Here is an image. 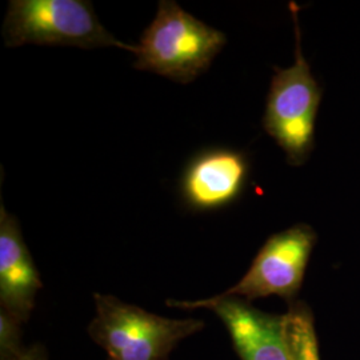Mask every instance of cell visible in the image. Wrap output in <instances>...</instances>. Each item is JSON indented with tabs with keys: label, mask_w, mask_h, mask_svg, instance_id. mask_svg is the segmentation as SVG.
Here are the masks:
<instances>
[{
	"label": "cell",
	"mask_w": 360,
	"mask_h": 360,
	"mask_svg": "<svg viewBox=\"0 0 360 360\" xmlns=\"http://www.w3.org/2000/svg\"><path fill=\"white\" fill-rule=\"evenodd\" d=\"M316 233L309 224H296L274 233L259 250L245 276L221 296L251 302L267 296L291 300L299 292Z\"/></svg>",
	"instance_id": "5b68a950"
},
{
	"label": "cell",
	"mask_w": 360,
	"mask_h": 360,
	"mask_svg": "<svg viewBox=\"0 0 360 360\" xmlns=\"http://www.w3.org/2000/svg\"><path fill=\"white\" fill-rule=\"evenodd\" d=\"M22 324L10 312L0 309V360L18 359L26 351L22 345Z\"/></svg>",
	"instance_id": "30bf717a"
},
{
	"label": "cell",
	"mask_w": 360,
	"mask_h": 360,
	"mask_svg": "<svg viewBox=\"0 0 360 360\" xmlns=\"http://www.w3.org/2000/svg\"><path fill=\"white\" fill-rule=\"evenodd\" d=\"M295 27V62L275 68L267 96L263 127L282 148L292 166L306 162L314 146L315 122L322 92L302 52L297 6L290 3Z\"/></svg>",
	"instance_id": "277c9868"
},
{
	"label": "cell",
	"mask_w": 360,
	"mask_h": 360,
	"mask_svg": "<svg viewBox=\"0 0 360 360\" xmlns=\"http://www.w3.org/2000/svg\"><path fill=\"white\" fill-rule=\"evenodd\" d=\"M226 41L221 31L184 11L176 1L160 0L154 20L141 37L134 67L187 84L206 72Z\"/></svg>",
	"instance_id": "6da1fadb"
},
{
	"label": "cell",
	"mask_w": 360,
	"mask_h": 360,
	"mask_svg": "<svg viewBox=\"0 0 360 360\" xmlns=\"http://www.w3.org/2000/svg\"><path fill=\"white\" fill-rule=\"evenodd\" d=\"M284 315L291 359L321 360L314 316L307 304L292 303Z\"/></svg>",
	"instance_id": "9c48e42d"
},
{
	"label": "cell",
	"mask_w": 360,
	"mask_h": 360,
	"mask_svg": "<svg viewBox=\"0 0 360 360\" xmlns=\"http://www.w3.org/2000/svg\"><path fill=\"white\" fill-rule=\"evenodd\" d=\"M15 360H49V355H47L46 348L37 343V345H32L26 348V351Z\"/></svg>",
	"instance_id": "8fae6325"
},
{
	"label": "cell",
	"mask_w": 360,
	"mask_h": 360,
	"mask_svg": "<svg viewBox=\"0 0 360 360\" xmlns=\"http://www.w3.org/2000/svg\"><path fill=\"white\" fill-rule=\"evenodd\" d=\"M3 38L8 49L38 44L138 51V46L108 32L86 0H11L3 23Z\"/></svg>",
	"instance_id": "3957f363"
},
{
	"label": "cell",
	"mask_w": 360,
	"mask_h": 360,
	"mask_svg": "<svg viewBox=\"0 0 360 360\" xmlns=\"http://www.w3.org/2000/svg\"><path fill=\"white\" fill-rule=\"evenodd\" d=\"M247 176L245 154L229 148H207L191 158L181 174V200L196 212L221 210L239 198Z\"/></svg>",
	"instance_id": "52a82bcc"
},
{
	"label": "cell",
	"mask_w": 360,
	"mask_h": 360,
	"mask_svg": "<svg viewBox=\"0 0 360 360\" xmlns=\"http://www.w3.org/2000/svg\"><path fill=\"white\" fill-rule=\"evenodd\" d=\"M169 307L212 311L226 326L242 360H292L285 315H272L235 296L215 295L200 300H167Z\"/></svg>",
	"instance_id": "8992f818"
},
{
	"label": "cell",
	"mask_w": 360,
	"mask_h": 360,
	"mask_svg": "<svg viewBox=\"0 0 360 360\" xmlns=\"http://www.w3.org/2000/svg\"><path fill=\"white\" fill-rule=\"evenodd\" d=\"M43 287L18 218L0 207V309L28 322Z\"/></svg>",
	"instance_id": "ba28073f"
},
{
	"label": "cell",
	"mask_w": 360,
	"mask_h": 360,
	"mask_svg": "<svg viewBox=\"0 0 360 360\" xmlns=\"http://www.w3.org/2000/svg\"><path fill=\"white\" fill-rule=\"evenodd\" d=\"M90 338L108 360H167L181 340L205 328L195 318L169 319L112 295L94 294Z\"/></svg>",
	"instance_id": "7a4b0ae2"
}]
</instances>
